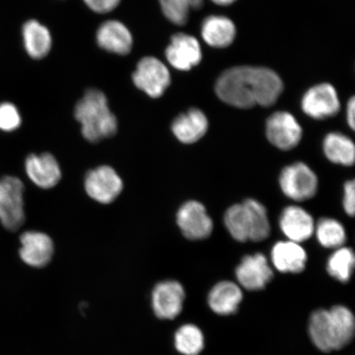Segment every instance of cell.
Returning a JSON list of instances; mask_svg holds the SVG:
<instances>
[{"instance_id":"obj_14","label":"cell","mask_w":355,"mask_h":355,"mask_svg":"<svg viewBox=\"0 0 355 355\" xmlns=\"http://www.w3.org/2000/svg\"><path fill=\"white\" fill-rule=\"evenodd\" d=\"M236 277L248 291H260L272 279L273 272L266 257L256 254L243 257L236 269Z\"/></svg>"},{"instance_id":"obj_32","label":"cell","mask_w":355,"mask_h":355,"mask_svg":"<svg viewBox=\"0 0 355 355\" xmlns=\"http://www.w3.org/2000/svg\"><path fill=\"white\" fill-rule=\"evenodd\" d=\"M343 206L346 213L350 216L355 212V183L354 180L346 182L344 188Z\"/></svg>"},{"instance_id":"obj_5","label":"cell","mask_w":355,"mask_h":355,"mask_svg":"<svg viewBox=\"0 0 355 355\" xmlns=\"http://www.w3.org/2000/svg\"><path fill=\"white\" fill-rule=\"evenodd\" d=\"M132 78L137 88L155 99L161 97L171 83L168 67L154 56L141 58Z\"/></svg>"},{"instance_id":"obj_22","label":"cell","mask_w":355,"mask_h":355,"mask_svg":"<svg viewBox=\"0 0 355 355\" xmlns=\"http://www.w3.org/2000/svg\"><path fill=\"white\" fill-rule=\"evenodd\" d=\"M204 41L211 47H228L236 37V28L232 19L212 15L204 19L201 29Z\"/></svg>"},{"instance_id":"obj_27","label":"cell","mask_w":355,"mask_h":355,"mask_svg":"<svg viewBox=\"0 0 355 355\" xmlns=\"http://www.w3.org/2000/svg\"><path fill=\"white\" fill-rule=\"evenodd\" d=\"M178 352L184 355H198L204 347V337L201 331L192 324L179 328L175 336Z\"/></svg>"},{"instance_id":"obj_1","label":"cell","mask_w":355,"mask_h":355,"mask_svg":"<svg viewBox=\"0 0 355 355\" xmlns=\"http://www.w3.org/2000/svg\"><path fill=\"white\" fill-rule=\"evenodd\" d=\"M283 83L275 71L263 67L239 66L224 71L215 90L225 103L239 109L255 105L269 107L283 92Z\"/></svg>"},{"instance_id":"obj_9","label":"cell","mask_w":355,"mask_h":355,"mask_svg":"<svg viewBox=\"0 0 355 355\" xmlns=\"http://www.w3.org/2000/svg\"><path fill=\"white\" fill-rule=\"evenodd\" d=\"M302 110L314 119H326L338 114L340 104L334 87L322 83L311 87L302 99Z\"/></svg>"},{"instance_id":"obj_24","label":"cell","mask_w":355,"mask_h":355,"mask_svg":"<svg viewBox=\"0 0 355 355\" xmlns=\"http://www.w3.org/2000/svg\"><path fill=\"white\" fill-rule=\"evenodd\" d=\"M323 150L332 163L345 166L354 165L355 148L349 137L340 132H331L324 139Z\"/></svg>"},{"instance_id":"obj_10","label":"cell","mask_w":355,"mask_h":355,"mask_svg":"<svg viewBox=\"0 0 355 355\" xmlns=\"http://www.w3.org/2000/svg\"><path fill=\"white\" fill-rule=\"evenodd\" d=\"M177 224L190 241H201L210 236L213 222L205 207L198 201L185 202L177 213Z\"/></svg>"},{"instance_id":"obj_23","label":"cell","mask_w":355,"mask_h":355,"mask_svg":"<svg viewBox=\"0 0 355 355\" xmlns=\"http://www.w3.org/2000/svg\"><path fill=\"white\" fill-rule=\"evenodd\" d=\"M242 299L241 288L233 282H222L213 287L208 303L215 313L230 315L236 312Z\"/></svg>"},{"instance_id":"obj_6","label":"cell","mask_w":355,"mask_h":355,"mask_svg":"<svg viewBox=\"0 0 355 355\" xmlns=\"http://www.w3.org/2000/svg\"><path fill=\"white\" fill-rule=\"evenodd\" d=\"M279 181L282 192L294 201H306L317 193L318 177L304 163L286 166L282 171Z\"/></svg>"},{"instance_id":"obj_26","label":"cell","mask_w":355,"mask_h":355,"mask_svg":"<svg viewBox=\"0 0 355 355\" xmlns=\"http://www.w3.org/2000/svg\"><path fill=\"white\" fill-rule=\"evenodd\" d=\"M355 257L352 248H339L327 263L328 273L340 282H347L354 268Z\"/></svg>"},{"instance_id":"obj_17","label":"cell","mask_w":355,"mask_h":355,"mask_svg":"<svg viewBox=\"0 0 355 355\" xmlns=\"http://www.w3.org/2000/svg\"><path fill=\"white\" fill-rule=\"evenodd\" d=\"M279 227L291 241L301 243L312 237L315 224L308 211L300 207L291 206L283 210Z\"/></svg>"},{"instance_id":"obj_31","label":"cell","mask_w":355,"mask_h":355,"mask_svg":"<svg viewBox=\"0 0 355 355\" xmlns=\"http://www.w3.org/2000/svg\"><path fill=\"white\" fill-rule=\"evenodd\" d=\"M88 8L98 15H105L117 8L121 0H83Z\"/></svg>"},{"instance_id":"obj_11","label":"cell","mask_w":355,"mask_h":355,"mask_svg":"<svg viewBox=\"0 0 355 355\" xmlns=\"http://www.w3.org/2000/svg\"><path fill=\"white\" fill-rule=\"evenodd\" d=\"M165 54L168 63L180 71L192 69L202 59V49L198 40L184 33L173 35Z\"/></svg>"},{"instance_id":"obj_2","label":"cell","mask_w":355,"mask_h":355,"mask_svg":"<svg viewBox=\"0 0 355 355\" xmlns=\"http://www.w3.org/2000/svg\"><path fill=\"white\" fill-rule=\"evenodd\" d=\"M74 115L81 123L84 139L90 143H98L117 132V119L111 112L105 95L98 89L86 92L78 102Z\"/></svg>"},{"instance_id":"obj_8","label":"cell","mask_w":355,"mask_h":355,"mask_svg":"<svg viewBox=\"0 0 355 355\" xmlns=\"http://www.w3.org/2000/svg\"><path fill=\"white\" fill-rule=\"evenodd\" d=\"M85 189L88 196L95 201L109 204L121 193L123 181L112 167L102 166L87 173Z\"/></svg>"},{"instance_id":"obj_13","label":"cell","mask_w":355,"mask_h":355,"mask_svg":"<svg viewBox=\"0 0 355 355\" xmlns=\"http://www.w3.org/2000/svg\"><path fill=\"white\" fill-rule=\"evenodd\" d=\"M185 293L181 284L166 281L157 284L153 292V308L157 317L174 319L183 309Z\"/></svg>"},{"instance_id":"obj_12","label":"cell","mask_w":355,"mask_h":355,"mask_svg":"<svg viewBox=\"0 0 355 355\" xmlns=\"http://www.w3.org/2000/svg\"><path fill=\"white\" fill-rule=\"evenodd\" d=\"M96 40L102 50L117 55L130 54L133 46L130 30L122 21L115 19L105 21L100 25Z\"/></svg>"},{"instance_id":"obj_16","label":"cell","mask_w":355,"mask_h":355,"mask_svg":"<svg viewBox=\"0 0 355 355\" xmlns=\"http://www.w3.org/2000/svg\"><path fill=\"white\" fill-rule=\"evenodd\" d=\"M26 171L29 179L44 189L55 187L61 179L59 163L50 153L30 155L26 159Z\"/></svg>"},{"instance_id":"obj_20","label":"cell","mask_w":355,"mask_h":355,"mask_svg":"<svg viewBox=\"0 0 355 355\" xmlns=\"http://www.w3.org/2000/svg\"><path fill=\"white\" fill-rule=\"evenodd\" d=\"M272 260L279 272L299 273L305 268L307 254L299 243L282 241L272 248Z\"/></svg>"},{"instance_id":"obj_19","label":"cell","mask_w":355,"mask_h":355,"mask_svg":"<svg viewBox=\"0 0 355 355\" xmlns=\"http://www.w3.org/2000/svg\"><path fill=\"white\" fill-rule=\"evenodd\" d=\"M329 313L328 332L332 350L340 349L353 339L355 330L354 317L350 310L344 306H335Z\"/></svg>"},{"instance_id":"obj_34","label":"cell","mask_w":355,"mask_h":355,"mask_svg":"<svg viewBox=\"0 0 355 355\" xmlns=\"http://www.w3.org/2000/svg\"><path fill=\"white\" fill-rule=\"evenodd\" d=\"M211 1L217 4V6H228L236 1V0H211Z\"/></svg>"},{"instance_id":"obj_25","label":"cell","mask_w":355,"mask_h":355,"mask_svg":"<svg viewBox=\"0 0 355 355\" xmlns=\"http://www.w3.org/2000/svg\"><path fill=\"white\" fill-rule=\"evenodd\" d=\"M203 3L204 0H159L164 16L177 26L187 24L190 11L200 10Z\"/></svg>"},{"instance_id":"obj_7","label":"cell","mask_w":355,"mask_h":355,"mask_svg":"<svg viewBox=\"0 0 355 355\" xmlns=\"http://www.w3.org/2000/svg\"><path fill=\"white\" fill-rule=\"evenodd\" d=\"M266 133L270 143L282 150L296 148L303 136L300 124L286 111H278L270 115L266 121Z\"/></svg>"},{"instance_id":"obj_3","label":"cell","mask_w":355,"mask_h":355,"mask_svg":"<svg viewBox=\"0 0 355 355\" xmlns=\"http://www.w3.org/2000/svg\"><path fill=\"white\" fill-rule=\"evenodd\" d=\"M225 225L232 236L239 242H260L269 236L270 225L263 204L247 199L225 211Z\"/></svg>"},{"instance_id":"obj_29","label":"cell","mask_w":355,"mask_h":355,"mask_svg":"<svg viewBox=\"0 0 355 355\" xmlns=\"http://www.w3.org/2000/svg\"><path fill=\"white\" fill-rule=\"evenodd\" d=\"M329 313L325 309L315 311L310 318L309 334L317 347L324 352H331L329 332H328Z\"/></svg>"},{"instance_id":"obj_21","label":"cell","mask_w":355,"mask_h":355,"mask_svg":"<svg viewBox=\"0 0 355 355\" xmlns=\"http://www.w3.org/2000/svg\"><path fill=\"white\" fill-rule=\"evenodd\" d=\"M22 38L26 53L34 60H42L51 52L52 35L47 26L31 19L22 28Z\"/></svg>"},{"instance_id":"obj_15","label":"cell","mask_w":355,"mask_h":355,"mask_svg":"<svg viewBox=\"0 0 355 355\" xmlns=\"http://www.w3.org/2000/svg\"><path fill=\"white\" fill-rule=\"evenodd\" d=\"M20 256L22 261L33 268H43L54 254V243L46 234L28 232L21 234Z\"/></svg>"},{"instance_id":"obj_28","label":"cell","mask_w":355,"mask_h":355,"mask_svg":"<svg viewBox=\"0 0 355 355\" xmlns=\"http://www.w3.org/2000/svg\"><path fill=\"white\" fill-rule=\"evenodd\" d=\"M317 237L323 247L339 248L346 241L345 230L343 224L332 218H322L316 226Z\"/></svg>"},{"instance_id":"obj_30","label":"cell","mask_w":355,"mask_h":355,"mask_svg":"<svg viewBox=\"0 0 355 355\" xmlns=\"http://www.w3.org/2000/svg\"><path fill=\"white\" fill-rule=\"evenodd\" d=\"M21 124V116L16 106L11 103L0 105V130L11 132Z\"/></svg>"},{"instance_id":"obj_18","label":"cell","mask_w":355,"mask_h":355,"mask_svg":"<svg viewBox=\"0 0 355 355\" xmlns=\"http://www.w3.org/2000/svg\"><path fill=\"white\" fill-rule=\"evenodd\" d=\"M171 128L176 139L181 143L193 144L206 135L208 119L202 110L193 108L180 114L173 121Z\"/></svg>"},{"instance_id":"obj_4","label":"cell","mask_w":355,"mask_h":355,"mask_svg":"<svg viewBox=\"0 0 355 355\" xmlns=\"http://www.w3.org/2000/svg\"><path fill=\"white\" fill-rule=\"evenodd\" d=\"M24 193V184L17 178L0 180V221L11 232H16L25 221Z\"/></svg>"},{"instance_id":"obj_33","label":"cell","mask_w":355,"mask_h":355,"mask_svg":"<svg viewBox=\"0 0 355 355\" xmlns=\"http://www.w3.org/2000/svg\"><path fill=\"white\" fill-rule=\"evenodd\" d=\"M346 119L349 126L354 130L355 128V99L354 97L350 98L347 104V109H346Z\"/></svg>"}]
</instances>
